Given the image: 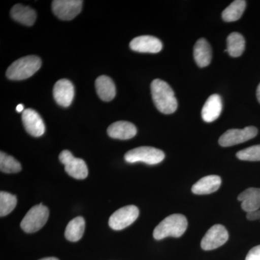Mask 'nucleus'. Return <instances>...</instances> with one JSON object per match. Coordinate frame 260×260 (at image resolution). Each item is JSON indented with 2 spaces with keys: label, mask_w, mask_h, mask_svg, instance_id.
<instances>
[{
  "label": "nucleus",
  "mask_w": 260,
  "mask_h": 260,
  "mask_svg": "<svg viewBox=\"0 0 260 260\" xmlns=\"http://www.w3.org/2000/svg\"><path fill=\"white\" fill-rule=\"evenodd\" d=\"M151 94L154 104L159 112L171 114L177 111L178 103L174 90L164 80L155 79L152 82Z\"/></svg>",
  "instance_id": "obj_1"
},
{
  "label": "nucleus",
  "mask_w": 260,
  "mask_h": 260,
  "mask_svg": "<svg viewBox=\"0 0 260 260\" xmlns=\"http://www.w3.org/2000/svg\"><path fill=\"white\" fill-rule=\"evenodd\" d=\"M188 222L181 214H173L162 220L153 232L154 239L161 240L167 237H180L186 232Z\"/></svg>",
  "instance_id": "obj_2"
},
{
  "label": "nucleus",
  "mask_w": 260,
  "mask_h": 260,
  "mask_svg": "<svg viewBox=\"0 0 260 260\" xmlns=\"http://www.w3.org/2000/svg\"><path fill=\"white\" fill-rule=\"evenodd\" d=\"M42 60L39 56L30 55L15 61L7 70L8 79L23 80L28 79L40 69Z\"/></svg>",
  "instance_id": "obj_3"
},
{
  "label": "nucleus",
  "mask_w": 260,
  "mask_h": 260,
  "mask_svg": "<svg viewBox=\"0 0 260 260\" xmlns=\"http://www.w3.org/2000/svg\"><path fill=\"white\" fill-rule=\"evenodd\" d=\"M49 216L47 207L42 204L35 205L25 215L20 223V227L28 234L37 232L47 223Z\"/></svg>",
  "instance_id": "obj_4"
},
{
  "label": "nucleus",
  "mask_w": 260,
  "mask_h": 260,
  "mask_svg": "<svg viewBox=\"0 0 260 260\" xmlns=\"http://www.w3.org/2000/svg\"><path fill=\"white\" fill-rule=\"evenodd\" d=\"M165 158V153L162 150L153 147H139L129 150L124 155V159L129 164L143 162L149 165L160 164Z\"/></svg>",
  "instance_id": "obj_5"
},
{
  "label": "nucleus",
  "mask_w": 260,
  "mask_h": 260,
  "mask_svg": "<svg viewBox=\"0 0 260 260\" xmlns=\"http://www.w3.org/2000/svg\"><path fill=\"white\" fill-rule=\"evenodd\" d=\"M59 160L64 164L65 172L76 179H85L88 175V169L83 159L75 158L71 152L63 150L59 154Z\"/></svg>",
  "instance_id": "obj_6"
},
{
  "label": "nucleus",
  "mask_w": 260,
  "mask_h": 260,
  "mask_svg": "<svg viewBox=\"0 0 260 260\" xmlns=\"http://www.w3.org/2000/svg\"><path fill=\"white\" fill-rule=\"evenodd\" d=\"M139 216V209L135 205H127L111 215L109 225L113 230L120 231L129 226Z\"/></svg>",
  "instance_id": "obj_7"
},
{
  "label": "nucleus",
  "mask_w": 260,
  "mask_h": 260,
  "mask_svg": "<svg viewBox=\"0 0 260 260\" xmlns=\"http://www.w3.org/2000/svg\"><path fill=\"white\" fill-rule=\"evenodd\" d=\"M258 129L255 126H246L242 129H232L227 130L219 139V144L222 147H231L240 144L255 138Z\"/></svg>",
  "instance_id": "obj_8"
},
{
  "label": "nucleus",
  "mask_w": 260,
  "mask_h": 260,
  "mask_svg": "<svg viewBox=\"0 0 260 260\" xmlns=\"http://www.w3.org/2000/svg\"><path fill=\"white\" fill-rule=\"evenodd\" d=\"M83 3L81 0H54L51 6L53 13L58 18L71 20L81 12Z\"/></svg>",
  "instance_id": "obj_9"
},
{
  "label": "nucleus",
  "mask_w": 260,
  "mask_h": 260,
  "mask_svg": "<svg viewBox=\"0 0 260 260\" xmlns=\"http://www.w3.org/2000/svg\"><path fill=\"white\" fill-rule=\"evenodd\" d=\"M229 238V232L223 225L220 224L214 225L202 239V249L205 251L213 250L225 244Z\"/></svg>",
  "instance_id": "obj_10"
},
{
  "label": "nucleus",
  "mask_w": 260,
  "mask_h": 260,
  "mask_svg": "<svg viewBox=\"0 0 260 260\" xmlns=\"http://www.w3.org/2000/svg\"><path fill=\"white\" fill-rule=\"evenodd\" d=\"M22 121L27 133L31 136H42L45 133V124L39 113L32 109L24 110L22 114Z\"/></svg>",
  "instance_id": "obj_11"
},
{
  "label": "nucleus",
  "mask_w": 260,
  "mask_h": 260,
  "mask_svg": "<svg viewBox=\"0 0 260 260\" xmlns=\"http://www.w3.org/2000/svg\"><path fill=\"white\" fill-rule=\"evenodd\" d=\"M74 86L69 80H58L54 85L53 95L55 102L61 107H70L74 99Z\"/></svg>",
  "instance_id": "obj_12"
},
{
  "label": "nucleus",
  "mask_w": 260,
  "mask_h": 260,
  "mask_svg": "<svg viewBox=\"0 0 260 260\" xmlns=\"http://www.w3.org/2000/svg\"><path fill=\"white\" fill-rule=\"evenodd\" d=\"M129 47L132 50L140 53L160 52L162 48V42L156 37L151 36H141L131 41Z\"/></svg>",
  "instance_id": "obj_13"
},
{
  "label": "nucleus",
  "mask_w": 260,
  "mask_h": 260,
  "mask_svg": "<svg viewBox=\"0 0 260 260\" xmlns=\"http://www.w3.org/2000/svg\"><path fill=\"white\" fill-rule=\"evenodd\" d=\"M107 133L114 139L129 140L137 134L136 126L129 121H119L109 126Z\"/></svg>",
  "instance_id": "obj_14"
},
{
  "label": "nucleus",
  "mask_w": 260,
  "mask_h": 260,
  "mask_svg": "<svg viewBox=\"0 0 260 260\" xmlns=\"http://www.w3.org/2000/svg\"><path fill=\"white\" fill-rule=\"evenodd\" d=\"M223 109V103L220 95L213 94L208 98L202 109V117L206 122L210 123L216 120Z\"/></svg>",
  "instance_id": "obj_15"
},
{
  "label": "nucleus",
  "mask_w": 260,
  "mask_h": 260,
  "mask_svg": "<svg viewBox=\"0 0 260 260\" xmlns=\"http://www.w3.org/2000/svg\"><path fill=\"white\" fill-rule=\"evenodd\" d=\"M221 185V179L216 175L207 176L200 179L191 187L195 194H208L218 191Z\"/></svg>",
  "instance_id": "obj_16"
},
{
  "label": "nucleus",
  "mask_w": 260,
  "mask_h": 260,
  "mask_svg": "<svg viewBox=\"0 0 260 260\" xmlns=\"http://www.w3.org/2000/svg\"><path fill=\"white\" fill-rule=\"evenodd\" d=\"M242 208L246 213L260 209V188H248L238 196Z\"/></svg>",
  "instance_id": "obj_17"
},
{
  "label": "nucleus",
  "mask_w": 260,
  "mask_h": 260,
  "mask_svg": "<svg viewBox=\"0 0 260 260\" xmlns=\"http://www.w3.org/2000/svg\"><path fill=\"white\" fill-rule=\"evenodd\" d=\"M194 58L200 68L208 66L211 62L212 49L206 39H200L194 47Z\"/></svg>",
  "instance_id": "obj_18"
},
{
  "label": "nucleus",
  "mask_w": 260,
  "mask_h": 260,
  "mask_svg": "<svg viewBox=\"0 0 260 260\" xmlns=\"http://www.w3.org/2000/svg\"><path fill=\"white\" fill-rule=\"evenodd\" d=\"M95 89L99 98L104 102H111L115 97L116 87L109 77L102 75L95 80Z\"/></svg>",
  "instance_id": "obj_19"
},
{
  "label": "nucleus",
  "mask_w": 260,
  "mask_h": 260,
  "mask_svg": "<svg viewBox=\"0 0 260 260\" xmlns=\"http://www.w3.org/2000/svg\"><path fill=\"white\" fill-rule=\"evenodd\" d=\"M10 15L15 21L23 25L31 26L37 20V13L35 10L23 5H15L13 7Z\"/></svg>",
  "instance_id": "obj_20"
},
{
  "label": "nucleus",
  "mask_w": 260,
  "mask_h": 260,
  "mask_svg": "<svg viewBox=\"0 0 260 260\" xmlns=\"http://www.w3.org/2000/svg\"><path fill=\"white\" fill-rule=\"evenodd\" d=\"M85 227V222L83 217H76L67 225L64 232L65 238L70 242H78L83 237Z\"/></svg>",
  "instance_id": "obj_21"
},
{
  "label": "nucleus",
  "mask_w": 260,
  "mask_h": 260,
  "mask_svg": "<svg viewBox=\"0 0 260 260\" xmlns=\"http://www.w3.org/2000/svg\"><path fill=\"white\" fill-rule=\"evenodd\" d=\"M245 49V39L242 34L237 32H232L227 38V49L225 52L233 57L242 56Z\"/></svg>",
  "instance_id": "obj_22"
},
{
  "label": "nucleus",
  "mask_w": 260,
  "mask_h": 260,
  "mask_svg": "<svg viewBox=\"0 0 260 260\" xmlns=\"http://www.w3.org/2000/svg\"><path fill=\"white\" fill-rule=\"evenodd\" d=\"M246 6V2L244 0H236L223 10L222 18L225 22L237 21L242 16Z\"/></svg>",
  "instance_id": "obj_23"
},
{
  "label": "nucleus",
  "mask_w": 260,
  "mask_h": 260,
  "mask_svg": "<svg viewBox=\"0 0 260 260\" xmlns=\"http://www.w3.org/2000/svg\"><path fill=\"white\" fill-rule=\"evenodd\" d=\"M21 164L11 155L0 153V170L7 174H15L21 171Z\"/></svg>",
  "instance_id": "obj_24"
},
{
  "label": "nucleus",
  "mask_w": 260,
  "mask_h": 260,
  "mask_svg": "<svg viewBox=\"0 0 260 260\" xmlns=\"http://www.w3.org/2000/svg\"><path fill=\"white\" fill-rule=\"evenodd\" d=\"M17 205V198L9 192H0V216L4 217L11 213Z\"/></svg>",
  "instance_id": "obj_25"
},
{
  "label": "nucleus",
  "mask_w": 260,
  "mask_h": 260,
  "mask_svg": "<svg viewBox=\"0 0 260 260\" xmlns=\"http://www.w3.org/2000/svg\"><path fill=\"white\" fill-rule=\"evenodd\" d=\"M237 157L239 160L246 161H260V145L240 150L237 153Z\"/></svg>",
  "instance_id": "obj_26"
},
{
  "label": "nucleus",
  "mask_w": 260,
  "mask_h": 260,
  "mask_svg": "<svg viewBox=\"0 0 260 260\" xmlns=\"http://www.w3.org/2000/svg\"><path fill=\"white\" fill-rule=\"evenodd\" d=\"M245 260H260V245L253 247L248 253Z\"/></svg>",
  "instance_id": "obj_27"
},
{
  "label": "nucleus",
  "mask_w": 260,
  "mask_h": 260,
  "mask_svg": "<svg viewBox=\"0 0 260 260\" xmlns=\"http://www.w3.org/2000/svg\"><path fill=\"white\" fill-rule=\"evenodd\" d=\"M246 218L249 220H260V209L247 213L246 214Z\"/></svg>",
  "instance_id": "obj_28"
},
{
  "label": "nucleus",
  "mask_w": 260,
  "mask_h": 260,
  "mask_svg": "<svg viewBox=\"0 0 260 260\" xmlns=\"http://www.w3.org/2000/svg\"><path fill=\"white\" fill-rule=\"evenodd\" d=\"M23 105H22V104H19V105L17 106L16 111L19 113H21L22 112H23Z\"/></svg>",
  "instance_id": "obj_29"
},
{
  "label": "nucleus",
  "mask_w": 260,
  "mask_h": 260,
  "mask_svg": "<svg viewBox=\"0 0 260 260\" xmlns=\"http://www.w3.org/2000/svg\"><path fill=\"white\" fill-rule=\"evenodd\" d=\"M256 98H257L258 102H259L260 104V83L259 85H258L257 90H256Z\"/></svg>",
  "instance_id": "obj_30"
},
{
  "label": "nucleus",
  "mask_w": 260,
  "mask_h": 260,
  "mask_svg": "<svg viewBox=\"0 0 260 260\" xmlns=\"http://www.w3.org/2000/svg\"><path fill=\"white\" fill-rule=\"evenodd\" d=\"M39 260H59V259H58L57 258H56V257H46V258H42V259H41Z\"/></svg>",
  "instance_id": "obj_31"
}]
</instances>
